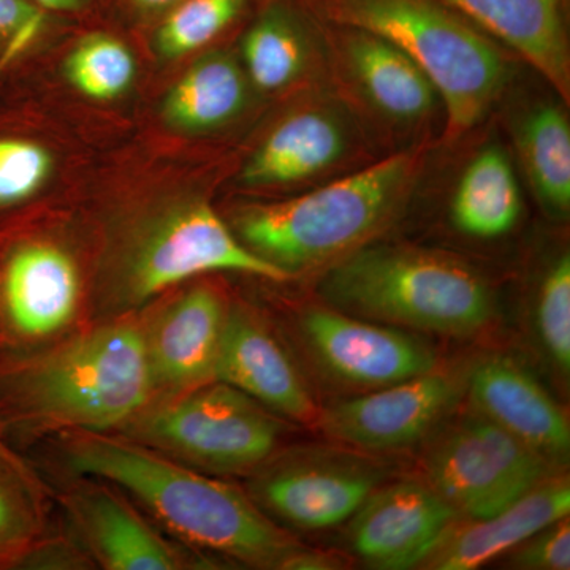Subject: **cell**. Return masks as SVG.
Listing matches in <instances>:
<instances>
[{"label": "cell", "instance_id": "1", "mask_svg": "<svg viewBox=\"0 0 570 570\" xmlns=\"http://www.w3.org/2000/svg\"><path fill=\"white\" fill-rule=\"evenodd\" d=\"M142 322L105 318L52 347L0 352V428L97 431L127 425L151 403Z\"/></svg>", "mask_w": 570, "mask_h": 570}, {"label": "cell", "instance_id": "2", "mask_svg": "<svg viewBox=\"0 0 570 570\" xmlns=\"http://www.w3.org/2000/svg\"><path fill=\"white\" fill-rule=\"evenodd\" d=\"M63 452L77 474L132 494L165 530L194 549L265 569H283L302 549L243 491L134 439L69 431Z\"/></svg>", "mask_w": 570, "mask_h": 570}, {"label": "cell", "instance_id": "3", "mask_svg": "<svg viewBox=\"0 0 570 570\" xmlns=\"http://www.w3.org/2000/svg\"><path fill=\"white\" fill-rule=\"evenodd\" d=\"M216 272L292 279L247 249L202 198H165L115 217L107 228L97 311L102 318L135 314L168 288Z\"/></svg>", "mask_w": 570, "mask_h": 570}, {"label": "cell", "instance_id": "4", "mask_svg": "<svg viewBox=\"0 0 570 570\" xmlns=\"http://www.w3.org/2000/svg\"><path fill=\"white\" fill-rule=\"evenodd\" d=\"M419 151H403L298 197L246 205L234 234L291 276L328 268L370 245L400 219L420 171Z\"/></svg>", "mask_w": 570, "mask_h": 570}, {"label": "cell", "instance_id": "5", "mask_svg": "<svg viewBox=\"0 0 570 570\" xmlns=\"http://www.w3.org/2000/svg\"><path fill=\"white\" fill-rule=\"evenodd\" d=\"M330 307L389 326L469 336L494 316L489 283L453 255L406 246H365L328 266Z\"/></svg>", "mask_w": 570, "mask_h": 570}, {"label": "cell", "instance_id": "6", "mask_svg": "<svg viewBox=\"0 0 570 570\" xmlns=\"http://www.w3.org/2000/svg\"><path fill=\"white\" fill-rule=\"evenodd\" d=\"M318 21L376 33L400 48L433 82L455 140L491 110L509 69L499 48L444 0H302Z\"/></svg>", "mask_w": 570, "mask_h": 570}, {"label": "cell", "instance_id": "7", "mask_svg": "<svg viewBox=\"0 0 570 570\" xmlns=\"http://www.w3.org/2000/svg\"><path fill=\"white\" fill-rule=\"evenodd\" d=\"M279 415L220 381L153 397L124 434L205 472L247 474L272 460L283 436Z\"/></svg>", "mask_w": 570, "mask_h": 570}, {"label": "cell", "instance_id": "8", "mask_svg": "<svg viewBox=\"0 0 570 570\" xmlns=\"http://www.w3.org/2000/svg\"><path fill=\"white\" fill-rule=\"evenodd\" d=\"M553 464L475 414L450 428L428 453V485L459 515L489 519L550 478Z\"/></svg>", "mask_w": 570, "mask_h": 570}, {"label": "cell", "instance_id": "9", "mask_svg": "<svg viewBox=\"0 0 570 570\" xmlns=\"http://www.w3.org/2000/svg\"><path fill=\"white\" fill-rule=\"evenodd\" d=\"M77 265L48 239L14 238L0 250V352H24L59 335L80 305Z\"/></svg>", "mask_w": 570, "mask_h": 570}, {"label": "cell", "instance_id": "10", "mask_svg": "<svg viewBox=\"0 0 570 570\" xmlns=\"http://www.w3.org/2000/svg\"><path fill=\"white\" fill-rule=\"evenodd\" d=\"M253 493L277 519L306 531L335 528L351 520L382 485L384 469L335 453H302L264 464Z\"/></svg>", "mask_w": 570, "mask_h": 570}, {"label": "cell", "instance_id": "11", "mask_svg": "<svg viewBox=\"0 0 570 570\" xmlns=\"http://www.w3.org/2000/svg\"><path fill=\"white\" fill-rule=\"evenodd\" d=\"M299 328L318 365L355 387H387L439 366L434 352L417 337L335 307L311 306Z\"/></svg>", "mask_w": 570, "mask_h": 570}, {"label": "cell", "instance_id": "12", "mask_svg": "<svg viewBox=\"0 0 570 570\" xmlns=\"http://www.w3.org/2000/svg\"><path fill=\"white\" fill-rule=\"evenodd\" d=\"M461 382L436 370L373 390L321 411L330 438L363 450L404 449L436 428L459 401Z\"/></svg>", "mask_w": 570, "mask_h": 570}, {"label": "cell", "instance_id": "13", "mask_svg": "<svg viewBox=\"0 0 570 570\" xmlns=\"http://www.w3.org/2000/svg\"><path fill=\"white\" fill-rule=\"evenodd\" d=\"M459 513L428 483L381 485L360 505L348 542L356 557L377 569L417 568L433 553Z\"/></svg>", "mask_w": 570, "mask_h": 570}, {"label": "cell", "instance_id": "14", "mask_svg": "<svg viewBox=\"0 0 570 570\" xmlns=\"http://www.w3.org/2000/svg\"><path fill=\"white\" fill-rule=\"evenodd\" d=\"M228 309L223 291L195 284L142 322L154 397L214 381Z\"/></svg>", "mask_w": 570, "mask_h": 570}, {"label": "cell", "instance_id": "15", "mask_svg": "<svg viewBox=\"0 0 570 570\" xmlns=\"http://www.w3.org/2000/svg\"><path fill=\"white\" fill-rule=\"evenodd\" d=\"M214 381L302 425H317L321 409L276 336L245 307L230 306Z\"/></svg>", "mask_w": 570, "mask_h": 570}, {"label": "cell", "instance_id": "16", "mask_svg": "<svg viewBox=\"0 0 570 570\" xmlns=\"http://www.w3.org/2000/svg\"><path fill=\"white\" fill-rule=\"evenodd\" d=\"M475 412L538 452L553 466L570 452L564 412L530 371L508 356L480 360L466 379Z\"/></svg>", "mask_w": 570, "mask_h": 570}, {"label": "cell", "instance_id": "17", "mask_svg": "<svg viewBox=\"0 0 570 570\" xmlns=\"http://www.w3.org/2000/svg\"><path fill=\"white\" fill-rule=\"evenodd\" d=\"M66 502L82 543L105 569L179 570L193 564L116 490L85 483Z\"/></svg>", "mask_w": 570, "mask_h": 570}, {"label": "cell", "instance_id": "18", "mask_svg": "<svg viewBox=\"0 0 570 570\" xmlns=\"http://www.w3.org/2000/svg\"><path fill=\"white\" fill-rule=\"evenodd\" d=\"M322 24L328 29L348 80L382 118L415 124L430 115L436 105V89L400 48L362 29Z\"/></svg>", "mask_w": 570, "mask_h": 570}, {"label": "cell", "instance_id": "19", "mask_svg": "<svg viewBox=\"0 0 570 570\" xmlns=\"http://www.w3.org/2000/svg\"><path fill=\"white\" fill-rule=\"evenodd\" d=\"M351 148L346 121L326 107L288 115L266 135L239 174L247 189H281L316 179L343 163Z\"/></svg>", "mask_w": 570, "mask_h": 570}, {"label": "cell", "instance_id": "20", "mask_svg": "<svg viewBox=\"0 0 570 570\" xmlns=\"http://www.w3.org/2000/svg\"><path fill=\"white\" fill-rule=\"evenodd\" d=\"M480 31L523 56L566 104L570 50L566 0H444Z\"/></svg>", "mask_w": 570, "mask_h": 570}, {"label": "cell", "instance_id": "21", "mask_svg": "<svg viewBox=\"0 0 570 570\" xmlns=\"http://www.w3.org/2000/svg\"><path fill=\"white\" fill-rule=\"evenodd\" d=\"M570 510V485L564 475H550L510 508L489 519L450 528L423 568L472 570L515 549L523 540L564 519Z\"/></svg>", "mask_w": 570, "mask_h": 570}, {"label": "cell", "instance_id": "22", "mask_svg": "<svg viewBox=\"0 0 570 570\" xmlns=\"http://www.w3.org/2000/svg\"><path fill=\"white\" fill-rule=\"evenodd\" d=\"M247 104V75L223 51L202 56L165 94L164 121L184 134H208L238 118Z\"/></svg>", "mask_w": 570, "mask_h": 570}, {"label": "cell", "instance_id": "23", "mask_svg": "<svg viewBox=\"0 0 570 570\" xmlns=\"http://www.w3.org/2000/svg\"><path fill=\"white\" fill-rule=\"evenodd\" d=\"M307 9L302 0H264L243 33L246 75L258 89L277 92L295 85L307 69Z\"/></svg>", "mask_w": 570, "mask_h": 570}, {"label": "cell", "instance_id": "24", "mask_svg": "<svg viewBox=\"0 0 570 570\" xmlns=\"http://www.w3.org/2000/svg\"><path fill=\"white\" fill-rule=\"evenodd\" d=\"M521 195L508 156L497 148L480 151L468 165L452 200L453 224L474 238H498L519 223Z\"/></svg>", "mask_w": 570, "mask_h": 570}, {"label": "cell", "instance_id": "25", "mask_svg": "<svg viewBox=\"0 0 570 570\" xmlns=\"http://www.w3.org/2000/svg\"><path fill=\"white\" fill-rule=\"evenodd\" d=\"M521 163L542 205L554 216L570 209V126L562 108L539 105L520 124Z\"/></svg>", "mask_w": 570, "mask_h": 570}, {"label": "cell", "instance_id": "26", "mask_svg": "<svg viewBox=\"0 0 570 570\" xmlns=\"http://www.w3.org/2000/svg\"><path fill=\"white\" fill-rule=\"evenodd\" d=\"M264 0H183L154 22L153 47L160 58L204 50Z\"/></svg>", "mask_w": 570, "mask_h": 570}, {"label": "cell", "instance_id": "27", "mask_svg": "<svg viewBox=\"0 0 570 570\" xmlns=\"http://www.w3.org/2000/svg\"><path fill=\"white\" fill-rule=\"evenodd\" d=\"M137 75L134 52L110 32L86 33L63 62V77L71 88L92 100H115L132 88Z\"/></svg>", "mask_w": 570, "mask_h": 570}, {"label": "cell", "instance_id": "28", "mask_svg": "<svg viewBox=\"0 0 570 570\" xmlns=\"http://www.w3.org/2000/svg\"><path fill=\"white\" fill-rule=\"evenodd\" d=\"M45 489L0 459V569L20 568L41 539Z\"/></svg>", "mask_w": 570, "mask_h": 570}, {"label": "cell", "instance_id": "29", "mask_svg": "<svg viewBox=\"0 0 570 570\" xmlns=\"http://www.w3.org/2000/svg\"><path fill=\"white\" fill-rule=\"evenodd\" d=\"M51 174L47 146L22 135L0 134V214L28 205L47 186Z\"/></svg>", "mask_w": 570, "mask_h": 570}, {"label": "cell", "instance_id": "30", "mask_svg": "<svg viewBox=\"0 0 570 570\" xmlns=\"http://www.w3.org/2000/svg\"><path fill=\"white\" fill-rule=\"evenodd\" d=\"M535 326L543 351L562 374L570 371V258L562 254L540 284Z\"/></svg>", "mask_w": 570, "mask_h": 570}, {"label": "cell", "instance_id": "31", "mask_svg": "<svg viewBox=\"0 0 570 570\" xmlns=\"http://www.w3.org/2000/svg\"><path fill=\"white\" fill-rule=\"evenodd\" d=\"M62 20L37 0H0V77L43 43Z\"/></svg>", "mask_w": 570, "mask_h": 570}, {"label": "cell", "instance_id": "32", "mask_svg": "<svg viewBox=\"0 0 570 570\" xmlns=\"http://www.w3.org/2000/svg\"><path fill=\"white\" fill-rule=\"evenodd\" d=\"M510 566L527 570L570 569L569 515L523 540L510 550Z\"/></svg>", "mask_w": 570, "mask_h": 570}, {"label": "cell", "instance_id": "33", "mask_svg": "<svg viewBox=\"0 0 570 570\" xmlns=\"http://www.w3.org/2000/svg\"><path fill=\"white\" fill-rule=\"evenodd\" d=\"M344 562L335 554L324 553V551H314L299 549L296 550L287 561L284 562L283 569L296 570H330L344 568Z\"/></svg>", "mask_w": 570, "mask_h": 570}, {"label": "cell", "instance_id": "34", "mask_svg": "<svg viewBox=\"0 0 570 570\" xmlns=\"http://www.w3.org/2000/svg\"><path fill=\"white\" fill-rule=\"evenodd\" d=\"M111 2V0H110ZM183 0H119L122 9L132 14L137 20L156 22L175 9Z\"/></svg>", "mask_w": 570, "mask_h": 570}, {"label": "cell", "instance_id": "35", "mask_svg": "<svg viewBox=\"0 0 570 570\" xmlns=\"http://www.w3.org/2000/svg\"><path fill=\"white\" fill-rule=\"evenodd\" d=\"M37 2L59 17L81 18L104 9L110 0H37Z\"/></svg>", "mask_w": 570, "mask_h": 570}, {"label": "cell", "instance_id": "36", "mask_svg": "<svg viewBox=\"0 0 570 570\" xmlns=\"http://www.w3.org/2000/svg\"><path fill=\"white\" fill-rule=\"evenodd\" d=\"M0 459L9 461L11 466L17 468L18 471L22 472V474L37 480V482H40L39 478L33 474L31 466H29V464L26 463V461L22 460L20 455H18L17 450L11 448L9 439H7L6 434H3L2 428H0Z\"/></svg>", "mask_w": 570, "mask_h": 570}]
</instances>
